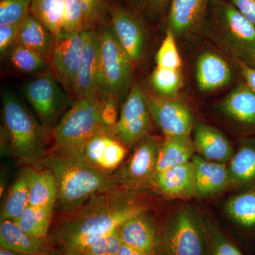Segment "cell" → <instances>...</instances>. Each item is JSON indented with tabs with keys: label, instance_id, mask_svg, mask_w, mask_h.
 Instances as JSON below:
<instances>
[{
	"label": "cell",
	"instance_id": "cell-1",
	"mask_svg": "<svg viewBox=\"0 0 255 255\" xmlns=\"http://www.w3.org/2000/svg\"><path fill=\"white\" fill-rule=\"evenodd\" d=\"M132 189L117 187L92 196L49 235L55 249L84 253L128 220L147 211Z\"/></svg>",
	"mask_w": 255,
	"mask_h": 255
},
{
	"label": "cell",
	"instance_id": "cell-2",
	"mask_svg": "<svg viewBox=\"0 0 255 255\" xmlns=\"http://www.w3.org/2000/svg\"><path fill=\"white\" fill-rule=\"evenodd\" d=\"M58 184V206L64 211L78 209L92 196L119 187L113 176L104 173L82 155L53 152L42 162Z\"/></svg>",
	"mask_w": 255,
	"mask_h": 255
},
{
	"label": "cell",
	"instance_id": "cell-3",
	"mask_svg": "<svg viewBox=\"0 0 255 255\" xmlns=\"http://www.w3.org/2000/svg\"><path fill=\"white\" fill-rule=\"evenodd\" d=\"M2 118L15 157L28 165L41 164L46 155L49 132L14 93L1 95Z\"/></svg>",
	"mask_w": 255,
	"mask_h": 255
},
{
	"label": "cell",
	"instance_id": "cell-4",
	"mask_svg": "<svg viewBox=\"0 0 255 255\" xmlns=\"http://www.w3.org/2000/svg\"><path fill=\"white\" fill-rule=\"evenodd\" d=\"M105 99L92 97L75 99L52 130L53 152L81 155L88 140L97 132L107 129L101 118Z\"/></svg>",
	"mask_w": 255,
	"mask_h": 255
},
{
	"label": "cell",
	"instance_id": "cell-5",
	"mask_svg": "<svg viewBox=\"0 0 255 255\" xmlns=\"http://www.w3.org/2000/svg\"><path fill=\"white\" fill-rule=\"evenodd\" d=\"M157 255H206L202 219L194 209L178 210L158 228Z\"/></svg>",
	"mask_w": 255,
	"mask_h": 255
},
{
	"label": "cell",
	"instance_id": "cell-6",
	"mask_svg": "<svg viewBox=\"0 0 255 255\" xmlns=\"http://www.w3.org/2000/svg\"><path fill=\"white\" fill-rule=\"evenodd\" d=\"M97 32L100 41L102 94L105 97L113 95L118 99L132 87L134 64L110 27L102 26Z\"/></svg>",
	"mask_w": 255,
	"mask_h": 255
},
{
	"label": "cell",
	"instance_id": "cell-7",
	"mask_svg": "<svg viewBox=\"0 0 255 255\" xmlns=\"http://www.w3.org/2000/svg\"><path fill=\"white\" fill-rule=\"evenodd\" d=\"M23 91L38 121L49 133L74 102L50 68L25 84Z\"/></svg>",
	"mask_w": 255,
	"mask_h": 255
},
{
	"label": "cell",
	"instance_id": "cell-8",
	"mask_svg": "<svg viewBox=\"0 0 255 255\" xmlns=\"http://www.w3.org/2000/svg\"><path fill=\"white\" fill-rule=\"evenodd\" d=\"M204 19L211 21L221 41L238 55L246 57L255 48V26L229 1L210 0Z\"/></svg>",
	"mask_w": 255,
	"mask_h": 255
},
{
	"label": "cell",
	"instance_id": "cell-9",
	"mask_svg": "<svg viewBox=\"0 0 255 255\" xmlns=\"http://www.w3.org/2000/svg\"><path fill=\"white\" fill-rule=\"evenodd\" d=\"M84 48L82 32H65L53 36L48 58L52 73L64 90L73 96L75 80L81 64Z\"/></svg>",
	"mask_w": 255,
	"mask_h": 255
},
{
	"label": "cell",
	"instance_id": "cell-10",
	"mask_svg": "<svg viewBox=\"0 0 255 255\" xmlns=\"http://www.w3.org/2000/svg\"><path fill=\"white\" fill-rule=\"evenodd\" d=\"M152 119L145 92L135 85L129 91L112 132L126 147H131L148 135Z\"/></svg>",
	"mask_w": 255,
	"mask_h": 255
},
{
	"label": "cell",
	"instance_id": "cell-11",
	"mask_svg": "<svg viewBox=\"0 0 255 255\" xmlns=\"http://www.w3.org/2000/svg\"><path fill=\"white\" fill-rule=\"evenodd\" d=\"M161 144L157 137L149 135L137 142L127 164L113 176L119 187L132 190L153 184Z\"/></svg>",
	"mask_w": 255,
	"mask_h": 255
},
{
	"label": "cell",
	"instance_id": "cell-12",
	"mask_svg": "<svg viewBox=\"0 0 255 255\" xmlns=\"http://www.w3.org/2000/svg\"><path fill=\"white\" fill-rule=\"evenodd\" d=\"M152 120L165 136H190L193 115L187 105L173 98L145 93Z\"/></svg>",
	"mask_w": 255,
	"mask_h": 255
},
{
	"label": "cell",
	"instance_id": "cell-13",
	"mask_svg": "<svg viewBox=\"0 0 255 255\" xmlns=\"http://www.w3.org/2000/svg\"><path fill=\"white\" fill-rule=\"evenodd\" d=\"M110 28L117 41L133 64L143 57L146 30L140 18L121 5L110 6Z\"/></svg>",
	"mask_w": 255,
	"mask_h": 255
},
{
	"label": "cell",
	"instance_id": "cell-14",
	"mask_svg": "<svg viewBox=\"0 0 255 255\" xmlns=\"http://www.w3.org/2000/svg\"><path fill=\"white\" fill-rule=\"evenodd\" d=\"M84 48L81 64L74 86L75 99L82 97L105 99L101 88L100 41L98 32L83 31Z\"/></svg>",
	"mask_w": 255,
	"mask_h": 255
},
{
	"label": "cell",
	"instance_id": "cell-15",
	"mask_svg": "<svg viewBox=\"0 0 255 255\" xmlns=\"http://www.w3.org/2000/svg\"><path fill=\"white\" fill-rule=\"evenodd\" d=\"M119 230L123 244L145 255H157L158 228L147 211L130 218Z\"/></svg>",
	"mask_w": 255,
	"mask_h": 255
},
{
	"label": "cell",
	"instance_id": "cell-16",
	"mask_svg": "<svg viewBox=\"0 0 255 255\" xmlns=\"http://www.w3.org/2000/svg\"><path fill=\"white\" fill-rule=\"evenodd\" d=\"M0 244L23 255H51L54 248L49 239H42L32 236L11 220L0 223Z\"/></svg>",
	"mask_w": 255,
	"mask_h": 255
},
{
	"label": "cell",
	"instance_id": "cell-17",
	"mask_svg": "<svg viewBox=\"0 0 255 255\" xmlns=\"http://www.w3.org/2000/svg\"><path fill=\"white\" fill-rule=\"evenodd\" d=\"M210 0H170L168 29L176 37L184 36L204 21Z\"/></svg>",
	"mask_w": 255,
	"mask_h": 255
},
{
	"label": "cell",
	"instance_id": "cell-18",
	"mask_svg": "<svg viewBox=\"0 0 255 255\" xmlns=\"http://www.w3.org/2000/svg\"><path fill=\"white\" fill-rule=\"evenodd\" d=\"M152 185L169 197H190L196 195L194 164L191 160L158 172L155 174Z\"/></svg>",
	"mask_w": 255,
	"mask_h": 255
},
{
	"label": "cell",
	"instance_id": "cell-19",
	"mask_svg": "<svg viewBox=\"0 0 255 255\" xmlns=\"http://www.w3.org/2000/svg\"><path fill=\"white\" fill-rule=\"evenodd\" d=\"M196 78L201 92L216 91L231 82L233 72L222 57L213 52H204L196 60Z\"/></svg>",
	"mask_w": 255,
	"mask_h": 255
},
{
	"label": "cell",
	"instance_id": "cell-20",
	"mask_svg": "<svg viewBox=\"0 0 255 255\" xmlns=\"http://www.w3.org/2000/svg\"><path fill=\"white\" fill-rule=\"evenodd\" d=\"M196 176V196L207 197L218 194L232 182L228 167L194 155L191 159Z\"/></svg>",
	"mask_w": 255,
	"mask_h": 255
},
{
	"label": "cell",
	"instance_id": "cell-21",
	"mask_svg": "<svg viewBox=\"0 0 255 255\" xmlns=\"http://www.w3.org/2000/svg\"><path fill=\"white\" fill-rule=\"evenodd\" d=\"M220 110L241 127L255 130V93L246 83L233 89L221 102Z\"/></svg>",
	"mask_w": 255,
	"mask_h": 255
},
{
	"label": "cell",
	"instance_id": "cell-22",
	"mask_svg": "<svg viewBox=\"0 0 255 255\" xmlns=\"http://www.w3.org/2000/svg\"><path fill=\"white\" fill-rule=\"evenodd\" d=\"M193 141L199 155L207 160L224 163L234 155L227 137L207 124L199 123L196 126Z\"/></svg>",
	"mask_w": 255,
	"mask_h": 255
},
{
	"label": "cell",
	"instance_id": "cell-23",
	"mask_svg": "<svg viewBox=\"0 0 255 255\" xmlns=\"http://www.w3.org/2000/svg\"><path fill=\"white\" fill-rule=\"evenodd\" d=\"M195 150L190 136H165L159 149L156 174L189 162Z\"/></svg>",
	"mask_w": 255,
	"mask_h": 255
},
{
	"label": "cell",
	"instance_id": "cell-24",
	"mask_svg": "<svg viewBox=\"0 0 255 255\" xmlns=\"http://www.w3.org/2000/svg\"><path fill=\"white\" fill-rule=\"evenodd\" d=\"M53 36L31 14L21 23L14 43L30 48L48 60Z\"/></svg>",
	"mask_w": 255,
	"mask_h": 255
},
{
	"label": "cell",
	"instance_id": "cell-25",
	"mask_svg": "<svg viewBox=\"0 0 255 255\" xmlns=\"http://www.w3.org/2000/svg\"><path fill=\"white\" fill-rule=\"evenodd\" d=\"M58 196V184L51 171L31 169L29 205L54 209Z\"/></svg>",
	"mask_w": 255,
	"mask_h": 255
},
{
	"label": "cell",
	"instance_id": "cell-26",
	"mask_svg": "<svg viewBox=\"0 0 255 255\" xmlns=\"http://www.w3.org/2000/svg\"><path fill=\"white\" fill-rule=\"evenodd\" d=\"M31 169L26 167L18 174L5 198L1 209V221H15L29 206Z\"/></svg>",
	"mask_w": 255,
	"mask_h": 255
},
{
	"label": "cell",
	"instance_id": "cell-27",
	"mask_svg": "<svg viewBox=\"0 0 255 255\" xmlns=\"http://www.w3.org/2000/svg\"><path fill=\"white\" fill-rule=\"evenodd\" d=\"M232 182L245 185L255 182V141L243 142L228 167Z\"/></svg>",
	"mask_w": 255,
	"mask_h": 255
},
{
	"label": "cell",
	"instance_id": "cell-28",
	"mask_svg": "<svg viewBox=\"0 0 255 255\" xmlns=\"http://www.w3.org/2000/svg\"><path fill=\"white\" fill-rule=\"evenodd\" d=\"M64 0H33L31 14L53 34L63 31Z\"/></svg>",
	"mask_w": 255,
	"mask_h": 255
},
{
	"label": "cell",
	"instance_id": "cell-29",
	"mask_svg": "<svg viewBox=\"0 0 255 255\" xmlns=\"http://www.w3.org/2000/svg\"><path fill=\"white\" fill-rule=\"evenodd\" d=\"M13 68L23 74L43 73L49 68L48 60L30 48L14 43L5 54Z\"/></svg>",
	"mask_w": 255,
	"mask_h": 255
},
{
	"label": "cell",
	"instance_id": "cell-30",
	"mask_svg": "<svg viewBox=\"0 0 255 255\" xmlns=\"http://www.w3.org/2000/svg\"><path fill=\"white\" fill-rule=\"evenodd\" d=\"M54 209L28 206L15 222L26 233L42 239L49 237V229Z\"/></svg>",
	"mask_w": 255,
	"mask_h": 255
},
{
	"label": "cell",
	"instance_id": "cell-31",
	"mask_svg": "<svg viewBox=\"0 0 255 255\" xmlns=\"http://www.w3.org/2000/svg\"><path fill=\"white\" fill-rule=\"evenodd\" d=\"M230 219L241 228H255V190L246 191L233 196L226 204Z\"/></svg>",
	"mask_w": 255,
	"mask_h": 255
},
{
	"label": "cell",
	"instance_id": "cell-32",
	"mask_svg": "<svg viewBox=\"0 0 255 255\" xmlns=\"http://www.w3.org/2000/svg\"><path fill=\"white\" fill-rule=\"evenodd\" d=\"M206 240V255H245L239 247L219 226L202 220Z\"/></svg>",
	"mask_w": 255,
	"mask_h": 255
},
{
	"label": "cell",
	"instance_id": "cell-33",
	"mask_svg": "<svg viewBox=\"0 0 255 255\" xmlns=\"http://www.w3.org/2000/svg\"><path fill=\"white\" fill-rule=\"evenodd\" d=\"M150 83L157 95L173 98L182 85L180 69L174 70L157 66L151 74Z\"/></svg>",
	"mask_w": 255,
	"mask_h": 255
},
{
	"label": "cell",
	"instance_id": "cell-34",
	"mask_svg": "<svg viewBox=\"0 0 255 255\" xmlns=\"http://www.w3.org/2000/svg\"><path fill=\"white\" fill-rule=\"evenodd\" d=\"M176 36L167 28L163 41L156 54L157 67L179 70L182 66V60L178 51Z\"/></svg>",
	"mask_w": 255,
	"mask_h": 255
},
{
	"label": "cell",
	"instance_id": "cell-35",
	"mask_svg": "<svg viewBox=\"0 0 255 255\" xmlns=\"http://www.w3.org/2000/svg\"><path fill=\"white\" fill-rule=\"evenodd\" d=\"M33 0H1L0 26L22 22L31 14Z\"/></svg>",
	"mask_w": 255,
	"mask_h": 255
},
{
	"label": "cell",
	"instance_id": "cell-36",
	"mask_svg": "<svg viewBox=\"0 0 255 255\" xmlns=\"http://www.w3.org/2000/svg\"><path fill=\"white\" fill-rule=\"evenodd\" d=\"M127 148L112 133L106 147L99 169L104 173L111 174V172L118 168L125 158Z\"/></svg>",
	"mask_w": 255,
	"mask_h": 255
},
{
	"label": "cell",
	"instance_id": "cell-37",
	"mask_svg": "<svg viewBox=\"0 0 255 255\" xmlns=\"http://www.w3.org/2000/svg\"><path fill=\"white\" fill-rule=\"evenodd\" d=\"M112 135V130L105 129L91 137L84 147L81 155L87 162L99 169L104 152Z\"/></svg>",
	"mask_w": 255,
	"mask_h": 255
},
{
	"label": "cell",
	"instance_id": "cell-38",
	"mask_svg": "<svg viewBox=\"0 0 255 255\" xmlns=\"http://www.w3.org/2000/svg\"><path fill=\"white\" fill-rule=\"evenodd\" d=\"M63 31L82 32L87 31L85 14L79 0H64Z\"/></svg>",
	"mask_w": 255,
	"mask_h": 255
},
{
	"label": "cell",
	"instance_id": "cell-39",
	"mask_svg": "<svg viewBox=\"0 0 255 255\" xmlns=\"http://www.w3.org/2000/svg\"><path fill=\"white\" fill-rule=\"evenodd\" d=\"M85 14L86 29H94L97 25L105 21L110 14V6L106 0H79Z\"/></svg>",
	"mask_w": 255,
	"mask_h": 255
},
{
	"label": "cell",
	"instance_id": "cell-40",
	"mask_svg": "<svg viewBox=\"0 0 255 255\" xmlns=\"http://www.w3.org/2000/svg\"><path fill=\"white\" fill-rule=\"evenodd\" d=\"M122 245L123 242L117 228L97 240L82 253L85 255H118Z\"/></svg>",
	"mask_w": 255,
	"mask_h": 255
},
{
	"label": "cell",
	"instance_id": "cell-41",
	"mask_svg": "<svg viewBox=\"0 0 255 255\" xmlns=\"http://www.w3.org/2000/svg\"><path fill=\"white\" fill-rule=\"evenodd\" d=\"M101 118L106 128L112 130L117 125L119 116L117 110V98L115 96L106 97L101 112Z\"/></svg>",
	"mask_w": 255,
	"mask_h": 255
},
{
	"label": "cell",
	"instance_id": "cell-42",
	"mask_svg": "<svg viewBox=\"0 0 255 255\" xmlns=\"http://www.w3.org/2000/svg\"><path fill=\"white\" fill-rule=\"evenodd\" d=\"M21 23L0 26V53L1 56L7 53L16 41Z\"/></svg>",
	"mask_w": 255,
	"mask_h": 255
},
{
	"label": "cell",
	"instance_id": "cell-43",
	"mask_svg": "<svg viewBox=\"0 0 255 255\" xmlns=\"http://www.w3.org/2000/svg\"><path fill=\"white\" fill-rule=\"evenodd\" d=\"M170 0H144L140 9L146 17L155 19L163 14Z\"/></svg>",
	"mask_w": 255,
	"mask_h": 255
},
{
	"label": "cell",
	"instance_id": "cell-44",
	"mask_svg": "<svg viewBox=\"0 0 255 255\" xmlns=\"http://www.w3.org/2000/svg\"><path fill=\"white\" fill-rule=\"evenodd\" d=\"M255 26V0H228Z\"/></svg>",
	"mask_w": 255,
	"mask_h": 255
},
{
	"label": "cell",
	"instance_id": "cell-45",
	"mask_svg": "<svg viewBox=\"0 0 255 255\" xmlns=\"http://www.w3.org/2000/svg\"><path fill=\"white\" fill-rule=\"evenodd\" d=\"M238 63L247 85L255 93V68L242 60H238Z\"/></svg>",
	"mask_w": 255,
	"mask_h": 255
},
{
	"label": "cell",
	"instance_id": "cell-46",
	"mask_svg": "<svg viewBox=\"0 0 255 255\" xmlns=\"http://www.w3.org/2000/svg\"><path fill=\"white\" fill-rule=\"evenodd\" d=\"M118 255H145L141 252L137 251L135 248H132L127 245H122L119 250Z\"/></svg>",
	"mask_w": 255,
	"mask_h": 255
},
{
	"label": "cell",
	"instance_id": "cell-47",
	"mask_svg": "<svg viewBox=\"0 0 255 255\" xmlns=\"http://www.w3.org/2000/svg\"><path fill=\"white\" fill-rule=\"evenodd\" d=\"M51 255H85L83 253H77V252L60 251V250H53Z\"/></svg>",
	"mask_w": 255,
	"mask_h": 255
},
{
	"label": "cell",
	"instance_id": "cell-48",
	"mask_svg": "<svg viewBox=\"0 0 255 255\" xmlns=\"http://www.w3.org/2000/svg\"><path fill=\"white\" fill-rule=\"evenodd\" d=\"M0 255H23L16 252L11 251V250L6 249V248H0Z\"/></svg>",
	"mask_w": 255,
	"mask_h": 255
},
{
	"label": "cell",
	"instance_id": "cell-49",
	"mask_svg": "<svg viewBox=\"0 0 255 255\" xmlns=\"http://www.w3.org/2000/svg\"><path fill=\"white\" fill-rule=\"evenodd\" d=\"M246 58L251 62L252 65L255 66V48L246 55Z\"/></svg>",
	"mask_w": 255,
	"mask_h": 255
},
{
	"label": "cell",
	"instance_id": "cell-50",
	"mask_svg": "<svg viewBox=\"0 0 255 255\" xmlns=\"http://www.w3.org/2000/svg\"><path fill=\"white\" fill-rule=\"evenodd\" d=\"M130 4L133 5V6H139L141 7L142 2H143L144 0H128Z\"/></svg>",
	"mask_w": 255,
	"mask_h": 255
}]
</instances>
